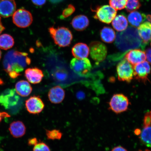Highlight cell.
Segmentation results:
<instances>
[{
	"label": "cell",
	"instance_id": "cell-1",
	"mask_svg": "<svg viewBox=\"0 0 151 151\" xmlns=\"http://www.w3.org/2000/svg\"><path fill=\"white\" fill-rule=\"evenodd\" d=\"M26 52L14 50L9 51L5 55L3 62L4 68L8 74L19 73L31 63V60Z\"/></svg>",
	"mask_w": 151,
	"mask_h": 151
},
{
	"label": "cell",
	"instance_id": "cell-2",
	"mask_svg": "<svg viewBox=\"0 0 151 151\" xmlns=\"http://www.w3.org/2000/svg\"><path fill=\"white\" fill-rule=\"evenodd\" d=\"M48 32L54 43L60 47L69 46L73 39V35L68 28L65 27L54 26L48 28Z\"/></svg>",
	"mask_w": 151,
	"mask_h": 151
},
{
	"label": "cell",
	"instance_id": "cell-3",
	"mask_svg": "<svg viewBox=\"0 0 151 151\" xmlns=\"http://www.w3.org/2000/svg\"><path fill=\"white\" fill-rule=\"evenodd\" d=\"M137 33L135 32L133 34L126 33L117 35L116 46L120 50H124L139 47L141 45L142 41Z\"/></svg>",
	"mask_w": 151,
	"mask_h": 151
},
{
	"label": "cell",
	"instance_id": "cell-4",
	"mask_svg": "<svg viewBox=\"0 0 151 151\" xmlns=\"http://www.w3.org/2000/svg\"><path fill=\"white\" fill-rule=\"evenodd\" d=\"M129 104L127 97L121 93L112 96L109 103V109L116 114H120L127 110Z\"/></svg>",
	"mask_w": 151,
	"mask_h": 151
},
{
	"label": "cell",
	"instance_id": "cell-5",
	"mask_svg": "<svg viewBox=\"0 0 151 151\" xmlns=\"http://www.w3.org/2000/svg\"><path fill=\"white\" fill-rule=\"evenodd\" d=\"M94 12V18L106 24L111 23L117 14V10L109 5L98 7Z\"/></svg>",
	"mask_w": 151,
	"mask_h": 151
},
{
	"label": "cell",
	"instance_id": "cell-6",
	"mask_svg": "<svg viewBox=\"0 0 151 151\" xmlns=\"http://www.w3.org/2000/svg\"><path fill=\"white\" fill-rule=\"evenodd\" d=\"M119 81L129 83L133 78L134 67L126 59L122 60L116 67Z\"/></svg>",
	"mask_w": 151,
	"mask_h": 151
},
{
	"label": "cell",
	"instance_id": "cell-7",
	"mask_svg": "<svg viewBox=\"0 0 151 151\" xmlns=\"http://www.w3.org/2000/svg\"><path fill=\"white\" fill-rule=\"evenodd\" d=\"M12 16L13 22L19 28H26L29 27L33 21V16L31 13L23 9L16 11Z\"/></svg>",
	"mask_w": 151,
	"mask_h": 151
},
{
	"label": "cell",
	"instance_id": "cell-8",
	"mask_svg": "<svg viewBox=\"0 0 151 151\" xmlns=\"http://www.w3.org/2000/svg\"><path fill=\"white\" fill-rule=\"evenodd\" d=\"M20 96L15 89L6 90L0 94V104L6 109H9L18 104L20 101Z\"/></svg>",
	"mask_w": 151,
	"mask_h": 151
},
{
	"label": "cell",
	"instance_id": "cell-9",
	"mask_svg": "<svg viewBox=\"0 0 151 151\" xmlns=\"http://www.w3.org/2000/svg\"><path fill=\"white\" fill-rule=\"evenodd\" d=\"M70 67L74 73L81 76L87 75L92 68L91 63L87 58L83 59L73 58L70 61Z\"/></svg>",
	"mask_w": 151,
	"mask_h": 151
},
{
	"label": "cell",
	"instance_id": "cell-10",
	"mask_svg": "<svg viewBox=\"0 0 151 151\" xmlns=\"http://www.w3.org/2000/svg\"><path fill=\"white\" fill-rule=\"evenodd\" d=\"M91 56L94 61L101 62L105 59L107 54V48L103 43L99 41H93L90 45Z\"/></svg>",
	"mask_w": 151,
	"mask_h": 151
},
{
	"label": "cell",
	"instance_id": "cell-11",
	"mask_svg": "<svg viewBox=\"0 0 151 151\" xmlns=\"http://www.w3.org/2000/svg\"><path fill=\"white\" fill-rule=\"evenodd\" d=\"M134 76L139 82L146 83L151 71V67L148 62L144 61L133 66Z\"/></svg>",
	"mask_w": 151,
	"mask_h": 151
},
{
	"label": "cell",
	"instance_id": "cell-12",
	"mask_svg": "<svg viewBox=\"0 0 151 151\" xmlns=\"http://www.w3.org/2000/svg\"><path fill=\"white\" fill-rule=\"evenodd\" d=\"M25 106L28 112L32 114H39L44 109L45 104L39 96H34L26 100Z\"/></svg>",
	"mask_w": 151,
	"mask_h": 151
},
{
	"label": "cell",
	"instance_id": "cell-13",
	"mask_svg": "<svg viewBox=\"0 0 151 151\" xmlns=\"http://www.w3.org/2000/svg\"><path fill=\"white\" fill-rule=\"evenodd\" d=\"M16 10L14 0H0V17H9L13 16Z\"/></svg>",
	"mask_w": 151,
	"mask_h": 151
},
{
	"label": "cell",
	"instance_id": "cell-14",
	"mask_svg": "<svg viewBox=\"0 0 151 151\" xmlns=\"http://www.w3.org/2000/svg\"><path fill=\"white\" fill-rule=\"evenodd\" d=\"M125 58L133 66L145 61L146 59V53L140 49L129 51L126 54Z\"/></svg>",
	"mask_w": 151,
	"mask_h": 151
},
{
	"label": "cell",
	"instance_id": "cell-15",
	"mask_svg": "<svg viewBox=\"0 0 151 151\" xmlns=\"http://www.w3.org/2000/svg\"><path fill=\"white\" fill-rule=\"evenodd\" d=\"M24 76L28 82L33 84L39 83L44 76L42 71L37 68L26 69Z\"/></svg>",
	"mask_w": 151,
	"mask_h": 151
},
{
	"label": "cell",
	"instance_id": "cell-16",
	"mask_svg": "<svg viewBox=\"0 0 151 151\" xmlns=\"http://www.w3.org/2000/svg\"><path fill=\"white\" fill-rule=\"evenodd\" d=\"M65 92L63 88L59 86H56L51 88L49 91L48 97L52 103H61L65 99Z\"/></svg>",
	"mask_w": 151,
	"mask_h": 151
},
{
	"label": "cell",
	"instance_id": "cell-17",
	"mask_svg": "<svg viewBox=\"0 0 151 151\" xmlns=\"http://www.w3.org/2000/svg\"><path fill=\"white\" fill-rule=\"evenodd\" d=\"M138 33L143 44L147 45L151 40V23L146 22L138 27Z\"/></svg>",
	"mask_w": 151,
	"mask_h": 151
},
{
	"label": "cell",
	"instance_id": "cell-18",
	"mask_svg": "<svg viewBox=\"0 0 151 151\" xmlns=\"http://www.w3.org/2000/svg\"><path fill=\"white\" fill-rule=\"evenodd\" d=\"M72 54L75 58L83 59L88 57L90 49L87 45L83 43H78L75 44L71 50Z\"/></svg>",
	"mask_w": 151,
	"mask_h": 151
},
{
	"label": "cell",
	"instance_id": "cell-19",
	"mask_svg": "<svg viewBox=\"0 0 151 151\" xmlns=\"http://www.w3.org/2000/svg\"><path fill=\"white\" fill-rule=\"evenodd\" d=\"M89 20L88 17L81 14L75 16L72 20L71 24L75 29L82 31L86 29L89 24Z\"/></svg>",
	"mask_w": 151,
	"mask_h": 151
},
{
	"label": "cell",
	"instance_id": "cell-20",
	"mask_svg": "<svg viewBox=\"0 0 151 151\" xmlns=\"http://www.w3.org/2000/svg\"><path fill=\"white\" fill-rule=\"evenodd\" d=\"M9 130L13 137L19 138L25 134L26 127L23 122L17 121L11 123L9 125Z\"/></svg>",
	"mask_w": 151,
	"mask_h": 151
},
{
	"label": "cell",
	"instance_id": "cell-21",
	"mask_svg": "<svg viewBox=\"0 0 151 151\" xmlns=\"http://www.w3.org/2000/svg\"><path fill=\"white\" fill-rule=\"evenodd\" d=\"M15 90L19 96L23 97H27L32 91L31 85L27 81L22 80L17 83Z\"/></svg>",
	"mask_w": 151,
	"mask_h": 151
},
{
	"label": "cell",
	"instance_id": "cell-22",
	"mask_svg": "<svg viewBox=\"0 0 151 151\" xmlns=\"http://www.w3.org/2000/svg\"><path fill=\"white\" fill-rule=\"evenodd\" d=\"M146 19L147 16L145 14L137 11L131 12L128 17L129 23L135 27H138Z\"/></svg>",
	"mask_w": 151,
	"mask_h": 151
},
{
	"label": "cell",
	"instance_id": "cell-23",
	"mask_svg": "<svg viewBox=\"0 0 151 151\" xmlns=\"http://www.w3.org/2000/svg\"><path fill=\"white\" fill-rule=\"evenodd\" d=\"M112 25L116 31H124L126 29L128 26L127 19L123 15H118L115 17L112 20Z\"/></svg>",
	"mask_w": 151,
	"mask_h": 151
},
{
	"label": "cell",
	"instance_id": "cell-24",
	"mask_svg": "<svg viewBox=\"0 0 151 151\" xmlns=\"http://www.w3.org/2000/svg\"><path fill=\"white\" fill-rule=\"evenodd\" d=\"M101 40L107 43H111L116 38L115 32L112 28L108 27H104L100 32Z\"/></svg>",
	"mask_w": 151,
	"mask_h": 151
},
{
	"label": "cell",
	"instance_id": "cell-25",
	"mask_svg": "<svg viewBox=\"0 0 151 151\" xmlns=\"http://www.w3.org/2000/svg\"><path fill=\"white\" fill-rule=\"evenodd\" d=\"M14 39L10 35L4 34L0 35V48L7 50L14 46Z\"/></svg>",
	"mask_w": 151,
	"mask_h": 151
},
{
	"label": "cell",
	"instance_id": "cell-26",
	"mask_svg": "<svg viewBox=\"0 0 151 151\" xmlns=\"http://www.w3.org/2000/svg\"><path fill=\"white\" fill-rule=\"evenodd\" d=\"M139 139L145 146L151 148V126L143 127L141 132Z\"/></svg>",
	"mask_w": 151,
	"mask_h": 151
},
{
	"label": "cell",
	"instance_id": "cell-27",
	"mask_svg": "<svg viewBox=\"0 0 151 151\" xmlns=\"http://www.w3.org/2000/svg\"><path fill=\"white\" fill-rule=\"evenodd\" d=\"M141 6L139 0H128L125 7L128 12H131L136 11L140 8Z\"/></svg>",
	"mask_w": 151,
	"mask_h": 151
},
{
	"label": "cell",
	"instance_id": "cell-28",
	"mask_svg": "<svg viewBox=\"0 0 151 151\" xmlns=\"http://www.w3.org/2000/svg\"><path fill=\"white\" fill-rule=\"evenodd\" d=\"M46 135L47 139L55 140L60 139L63 135V134L59 130L54 129L52 130H46Z\"/></svg>",
	"mask_w": 151,
	"mask_h": 151
},
{
	"label": "cell",
	"instance_id": "cell-29",
	"mask_svg": "<svg viewBox=\"0 0 151 151\" xmlns=\"http://www.w3.org/2000/svg\"><path fill=\"white\" fill-rule=\"evenodd\" d=\"M128 0H109V4L116 10H121L126 7Z\"/></svg>",
	"mask_w": 151,
	"mask_h": 151
},
{
	"label": "cell",
	"instance_id": "cell-30",
	"mask_svg": "<svg viewBox=\"0 0 151 151\" xmlns=\"http://www.w3.org/2000/svg\"><path fill=\"white\" fill-rule=\"evenodd\" d=\"M75 9L74 6L72 4L69 5L62 12L61 19H65L71 16L75 12Z\"/></svg>",
	"mask_w": 151,
	"mask_h": 151
},
{
	"label": "cell",
	"instance_id": "cell-31",
	"mask_svg": "<svg viewBox=\"0 0 151 151\" xmlns=\"http://www.w3.org/2000/svg\"><path fill=\"white\" fill-rule=\"evenodd\" d=\"M33 151H50V147L46 143H38L34 147Z\"/></svg>",
	"mask_w": 151,
	"mask_h": 151
},
{
	"label": "cell",
	"instance_id": "cell-32",
	"mask_svg": "<svg viewBox=\"0 0 151 151\" xmlns=\"http://www.w3.org/2000/svg\"><path fill=\"white\" fill-rule=\"evenodd\" d=\"M151 126V110L145 114L143 121V127Z\"/></svg>",
	"mask_w": 151,
	"mask_h": 151
},
{
	"label": "cell",
	"instance_id": "cell-33",
	"mask_svg": "<svg viewBox=\"0 0 151 151\" xmlns=\"http://www.w3.org/2000/svg\"><path fill=\"white\" fill-rule=\"evenodd\" d=\"M47 0H31L32 2L36 6H41L44 5Z\"/></svg>",
	"mask_w": 151,
	"mask_h": 151
},
{
	"label": "cell",
	"instance_id": "cell-34",
	"mask_svg": "<svg viewBox=\"0 0 151 151\" xmlns=\"http://www.w3.org/2000/svg\"><path fill=\"white\" fill-rule=\"evenodd\" d=\"M38 143L37 139L36 138L34 137L28 139V145L29 146H35Z\"/></svg>",
	"mask_w": 151,
	"mask_h": 151
},
{
	"label": "cell",
	"instance_id": "cell-35",
	"mask_svg": "<svg viewBox=\"0 0 151 151\" xmlns=\"http://www.w3.org/2000/svg\"><path fill=\"white\" fill-rule=\"evenodd\" d=\"M146 59L148 63L151 65V49L148 48L146 50Z\"/></svg>",
	"mask_w": 151,
	"mask_h": 151
},
{
	"label": "cell",
	"instance_id": "cell-36",
	"mask_svg": "<svg viewBox=\"0 0 151 151\" xmlns=\"http://www.w3.org/2000/svg\"><path fill=\"white\" fill-rule=\"evenodd\" d=\"M10 116L8 113L5 112H1L0 111V122H1L3 119L5 118H8Z\"/></svg>",
	"mask_w": 151,
	"mask_h": 151
},
{
	"label": "cell",
	"instance_id": "cell-37",
	"mask_svg": "<svg viewBox=\"0 0 151 151\" xmlns=\"http://www.w3.org/2000/svg\"><path fill=\"white\" fill-rule=\"evenodd\" d=\"M112 151H127L126 149L122 146H119L115 147Z\"/></svg>",
	"mask_w": 151,
	"mask_h": 151
},
{
	"label": "cell",
	"instance_id": "cell-38",
	"mask_svg": "<svg viewBox=\"0 0 151 151\" xmlns=\"http://www.w3.org/2000/svg\"><path fill=\"white\" fill-rule=\"evenodd\" d=\"M5 29V27L4 26L2 23L1 17H0V35L4 31Z\"/></svg>",
	"mask_w": 151,
	"mask_h": 151
},
{
	"label": "cell",
	"instance_id": "cell-39",
	"mask_svg": "<svg viewBox=\"0 0 151 151\" xmlns=\"http://www.w3.org/2000/svg\"><path fill=\"white\" fill-rule=\"evenodd\" d=\"M141 132V131H140V130L138 129H137L135 130V132L136 134L139 135L140 134Z\"/></svg>",
	"mask_w": 151,
	"mask_h": 151
},
{
	"label": "cell",
	"instance_id": "cell-40",
	"mask_svg": "<svg viewBox=\"0 0 151 151\" xmlns=\"http://www.w3.org/2000/svg\"><path fill=\"white\" fill-rule=\"evenodd\" d=\"M147 18L148 19V21H149L151 22V16H150V15H148V16H147Z\"/></svg>",
	"mask_w": 151,
	"mask_h": 151
},
{
	"label": "cell",
	"instance_id": "cell-41",
	"mask_svg": "<svg viewBox=\"0 0 151 151\" xmlns=\"http://www.w3.org/2000/svg\"><path fill=\"white\" fill-rule=\"evenodd\" d=\"M150 151V150H139L138 151Z\"/></svg>",
	"mask_w": 151,
	"mask_h": 151
},
{
	"label": "cell",
	"instance_id": "cell-42",
	"mask_svg": "<svg viewBox=\"0 0 151 151\" xmlns=\"http://www.w3.org/2000/svg\"><path fill=\"white\" fill-rule=\"evenodd\" d=\"M1 50H0V60L1 59Z\"/></svg>",
	"mask_w": 151,
	"mask_h": 151
},
{
	"label": "cell",
	"instance_id": "cell-43",
	"mask_svg": "<svg viewBox=\"0 0 151 151\" xmlns=\"http://www.w3.org/2000/svg\"><path fill=\"white\" fill-rule=\"evenodd\" d=\"M3 84V81H0V84Z\"/></svg>",
	"mask_w": 151,
	"mask_h": 151
},
{
	"label": "cell",
	"instance_id": "cell-44",
	"mask_svg": "<svg viewBox=\"0 0 151 151\" xmlns=\"http://www.w3.org/2000/svg\"></svg>",
	"mask_w": 151,
	"mask_h": 151
}]
</instances>
